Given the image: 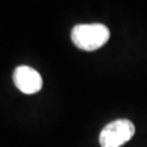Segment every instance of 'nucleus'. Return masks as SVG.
I'll use <instances>...</instances> for the list:
<instances>
[{
	"instance_id": "obj_3",
	"label": "nucleus",
	"mask_w": 147,
	"mask_h": 147,
	"mask_svg": "<svg viewBox=\"0 0 147 147\" xmlns=\"http://www.w3.org/2000/svg\"><path fill=\"white\" fill-rule=\"evenodd\" d=\"M13 82L16 88L26 95L36 94L42 87L40 74L35 69L27 65H20L14 70Z\"/></svg>"
},
{
	"instance_id": "obj_1",
	"label": "nucleus",
	"mask_w": 147,
	"mask_h": 147,
	"mask_svg": "<svg viewBox=\"0 0 147 147\" xmlns=\"http://www.w3.org/2000/svg\"><path fill=\"white\" fill-rule=\"evenodd\" d=\"M110 37L109 28L99 23L79 24L71 32V39L81 50L94 51L101 48Z\"/></svg>"
},
{
	"instance_id": "obj_2",
	"label": "nucleus",
	"mask_w": 147,
	"mask_h": 147,
	"mask_svg": "<svg viewBox=\"0 0 147 147\" xmlns=\"http://www.w3.org/2000/svg\"><path fill=\"white\" fill-rule=\"evenodd\" d=\"M135 126L130 120L118 119L110 122L101 130L99 144L101 147H121L131 140Z\"/></svg>"
}]
</instances>
